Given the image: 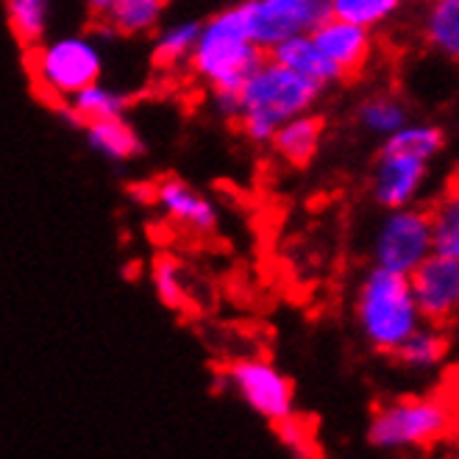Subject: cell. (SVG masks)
Returning a JSON list of instances; mask_svg holds the SVG:
<instances>
[{"label":"cell","mask_w":459,"mask_h":459,"mask_svg":"<svg viewBox=\"0 0 459 459\" xmlns=\"http://www.w3.org/2000/svg\"><path fill=\"white\" fill-rule=\"evenodd\" d=\"M320 95L323 87L267 53L237 92L234 123L251 145H270L287 120L312 112Z\"/></svg>","instance_id":"6da1fadb"},{"label":"cell","mask_w":459,"mask_h":459,"mask_svg":"<svg viewBox=\"0 0 459 459\" xmlns=\"http://www.w3.org/2000/svg\"><path fill=\"white\" fill-rule=\"evenodd\" d=\"M446 151V131L437 123L410 120L382 140L370 176V195L382 209L412 206L423 198L431 168Z\"/></svg>","instance_id":"7a4b0ae2"},{"label":"cell","mask_w":459,"mask_h":459,"mask_svg":"<svg viewBox=\"0 0 459 459\" xmlns=\"http://www.w3.org/2000/svg\"><path fill=\"white\" fill-rule=\"evenodd\" d=\"M267 53L254 42L242 0L206 17L190 56V73L206 92H237Z\"/></svg>","instance_id":"3957f363"},{"label":"cell","mask_w":459,"mask_h":459,"mask_svg":"<svg viewBox=\"0 0 459 459\" xmlns=\"http://www.w3.org/2000/svg\"><path fill=\"white\" fill-rule=\"evenodd\" d=\"M354 320L362 340L376 354L387 357H393L395 348L426 323L418 309L410 276L373 264L357 284Z\"/></svg>","instance_id":"277c9868"},{"label":"cell","mask_w":459,"mask_h":459,"mask_svg":"<svg viewBox=\"0 0 459 459\" xmlns=\"http://www.w3.org/2000/svg\"><path fill=\"white\" fill-rule=\"evenodd\" d=\"M29 73L39 95L62 106L81 90L103 78V45L95 34H59L45 37L29 48Z\"/></svg>","instance_id":"5b68a950"},{"label":"cell","mask_w":459,"mask_h":459,"mask_svg":"<svg viewBox=\"0 0 459 459\" xmlns=\"http://www.w3.org/2000/svg\"><path fill=\"white\" fill-rule=\"evenodd\" d=\"M454 426L448 401L435 395H403L385 401L368 420V443L379 451H418L446 437Z\"/></svg>","instance_id":"8992f818"},{"label":"cell","mask_w":459,"mask_h":459,"mask_svg":"<svg viewBox=\"0 0 459 459\" xmlns=\"http://www.w3.org/2000/svg\"><path fill=\"white\" fill-rule=\"evenodd\" d=\"M370 264L410 276L423 264L435 246H431V221L429 209L412 204L401 209H385V218L376 223L370 234Z\"/></svg>","instance_id":"52a82bcc"},{"label":"cell","mask_w":459,"mask_h":459,"mask_svg":"<svg viewBox=\"0 0 459 459\" xmlns=\"http://www.w3.org/2000/svg\"><path fill=\"white\" fill-rule=\"evenodd\" d=\"M223 382L246 407L276 426L295 415V387L290 376L267 357H242L223 370Z\"/></svg>","instance_id":"ba28073f"},{"label":"cell","mask_w":459,"mask_h":459,"mask_svg":"<svg viewBox=\"0 0 459 459\" xmlns=\"http://www.w3.org/2000/svg\"><path fill=\"white\" fill-rule=\"evenodd\" d=\"M254 42L270 53L281 42L309 34L320 20L329 17L326 0H242Z\"/></svg>","instance_id":"9c48e42d"},{"label":"cell","mask_w":459,"mask_h":459,"mask_svg":"<svg viewBox=\"0 0 459 459\" xmlns=\"http://www.w3.org/2000/svg\"><path fill=\"white\" fill-rule=\"evenodd\" d=\"M148 201L170 226L190 234H212L221 226V209L195 184L178 176H161L148 184Z\"/></svg>","instance_id":"30bf717a"},{"label":"cell","mask_w":459,"mask_h":459,"mask_svg":"<svg viewBox=\"0 0 459 459\" xmlns=\"http://www.w3.org/2000/svg\"><path fill=\"white\" fill-rule=\"evenodd\" d=\"M418 309L426 323L446 326L459 317V262L431 254L415 273H410Z\"/></svg>","instance_id":"8fae6325"},{"label":"cell","mask_w":459,"mask_h":459,"mask_svg":"<svg viewBox=\"0 0 459 459\" xmlns=\"http://www.w3.org/2000/svg\"><path fill=\"white\" fill-rule=\"evenodd\" d=\"M309 37L323 56H326V62L337 70L340 81L359 75L370 65L373 48H376L373 31H365L359 25L337 20V17L320 20L309 31Z\"/></svg>","instance_id":"7c38bea8"},{"label":"cell","mask_w":459,"mask_h":459,"mask_svg":"<svg viewBox=\"0 0 459 459\" xmlns=\"http://www.w3.org/2000/svg\"><path fill=\"white\" fill-rule=\"evenodd\" d=\"M87 137V145L106 161L112 165H128V161L140 159L145 151V143L140 137L137 126H134L126 115L109 117V120H98L81 128Z\"/></svg>","instance_id":"4fadbf2b"},{"label":"cell","mask_w":459,"mask_h":459,"mask_svg":"<svg viewBox=\"0 0 459 459\" xmlns=\"http://www.w3.org/2000/svg\"><path fill=\"white\" fill-rule=\"evenodd\" d=\"M323 120L315 112L299 115L287 120L270 140V148L276 151V156L290 168H307L315 161V156L320 153L323 145Z\"/></svg>","instance_id":"5bb4252c"},{"label":"cell","mask_w":459,"mask_h":459,"mask_svg":"<svg viewBox=\"0 0 459 459\" xmlns=\"http://www.w3.org/2000/svg\"><path fill=\"white\" fill-rule=\"evenodd\" d=\"M62 109V115L78 126L84 128L90 123H98V120H109V117H120L128 112V95L117 87H109L103 84V81H95L87 90H81L78 95H73L67 103L56 106Z\"/></svg>","instance_id":"9a60e30c"},{"label":"cell","mask_w":459,"mask_h":459,"mask_svg":"<svg viewBox=\"0 0 459 459\" xmlns=\"http://www.w3.org/2000/svg\"><path fill=\"white\" fill-rule=\"evenodd\" d=\"M420 34L437 56L459 65V0H426Z\"/></svg>","instance_id":"2e32d148"},{"label":"cell","mask_w":459,"mask_h":459,"mask_svg":"<svg viewBox=\"0 0 459 459\" xmlns=\"http://www.w3.org/2000/svg\"><path fill=\"white\" fill-rule=\"evenodd\" d=\"M448 357V337L443 332V326H435V323H423L418 326L407 340H403L393 359L412 373H429L446 362Z\"/></svg>","instance_id":"e0dca14e"},{"label":"cell","mask_w":459,"mask_h":459,"mask_svg":"<svg viewBox=\"0 0 459 459\" xmlns=\"http://www.w3.org/2000/svg\"><path fill=\"white\" fill-rule=\"evenodd\" d=\"M410 120H412L410 106L403 103V98H398L395 92H370L357 106L359 128L368 134V137H376V140L393 137V134L401 131Z\"/></svg>","instance_id":"ac0fdd59"},{"label":"cell","mask_w":459,"mask_h":459,"mask_svg":"<svg viewBox=\"0 0 459 459\" xmlns=\"http://www.w3.org/2000/svg\"><path fill=\"white\" fill-rule=\"evenodd\" d=\"M165 12L168 0H115L100 22L117 37H148L161 25Z\"/></svg>","instance_id":"d6986e66"},{"label":"cell","mask_w":459,"mask_h":459,"mask_svg":"<svg viewBox=\"0 0 459 459\" xmlns=\"http://www.w3.org/2000/svg\"><path fill=\"white\" fill-rule=\"evenodd\" d=\"M270 56L279 59L281 65H287L290 70H295L299 75L315 81V84L323 87V90L340 84L337 70L326 62V56H323V53L317 50V45L312 42L309 34H301V37H292V39L281 42L276 50H270Z\"/></svg>","instance_id":"ffe728a7"},{"label":"cell","mask_w":459,"mask_h":459,"mask_svg":"<svg viewBox=\"0 0 459 459\" xmlns=\"http://www.w3.org/2000/svg\"><path fill=\"white\" fill-rule=\"evenodd\" d=\"M201 22L195 20H176L168 25H159L151 42V59L159 70H178L190 65L193 48L198 39Z\"/></svg>","instance_id":"44dd1931"},{"label":"cell","mask_w":459,"mask_h":459,"mask_svg":"<svg viewBox=\"0 0 459 459\" xmlns=\"http://www.w3.org/2000/svg\"><path fill=\"white\" fill-rule=\"evenodd\" d=\"M4 14L12 37L22 48H34L50 34L53 0H4Z\"/></svg>","instance_id":"7402d4cb"},{"label":"cell","mask_w":459,"mask_h":459,"mask_svg":"<svg viewBox=\"0 0 459 459\" xmlns=\"http://www.w3.org/2000/svg\"><path fill=\"white\" fill-rule=\"evenodd\" d=\"M329 4V17L354 22L365 31H379L393 20L401 17L410 0H326Z\"/></svg>","instance_id":"603a6c76"},{"label":"cell","mask_w":459,"mask_h":459,"mask_svg":"<svg viewBox=\"0 0 459 459\" xmlns=\"http://www.w3.org/2000/svg\"><path fill=\"white\" fill-rule=\"evenodd\" d=\"M151 284H153V292L161 307L181 312V309H186V304H190V279H186V270L176 256L161 254L153 259Z\"/></svg>","instance_id":"cb8c5ba5"},{"label":"cell","mask_w":459,"mask_h":459,"mask_svg":"<svg viewBox=\"0 0 459 459\" xmlns=\"http://www.w3.org/2000/svg\"><path fill=\"white\" fill-rule=\"evenodd\" d=\"M435 254L459 262V190H448L429 209Z\"/></svg>","instance_id":"d4e9b609"},{"label":"cell","mask_w":459,"mask_h":459,"mask_svg":"<svg viewBox=\"0 0 459 459\" xmlns=\"http://www.w3.org/2000/svg\"><path fill=\"white\" fill-rule=\"evenodd\" d=\"M276 435L281 440V446L295 456V459H320V448H317V440H315V431L312 426L299 418V412H295L292 418L281 420L273 426Z\"/></svg>","instance_id":"484cf974"},{"label":"cell","mask_w":459,"mask_h":459,"mask_svg":"<svg viewBox=\"0 0 459 459\" xmlns=\"http://www.w3.org/2000/svg\"><path fill=\"white\" fill-rule=\"evenodd\" d=\"M84 4H87V9L92 12V17H103L106 12H109L112 6H115V0H84Z\"/></svg>","instance_id":"4316f807"}]
</instances>
